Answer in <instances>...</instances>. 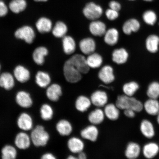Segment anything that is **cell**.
Returning a JSON list of instances; mask_svg holds the SVG:
<instances>
[{
  "label": "cell",
  "instance_id": "6da1fadb",
  "mask_svg": "<svg viewBox=\"0 0 159 159\" xmlns=\"http://www.w3.org/2000/svg\"><path fill=\"white\" fill-rule=\"evenodd\" d=\"M116 105L119 109L124 110L132 109L136 112H140L143 110V103L133 96L125 94L119 95L117 97Z\"/></svg>",
  "mask_w": 159,
  "mask_h": 159
},
{
  "label": "cell",
  "instance_id": "7a4b0ae2",
  "mask_svg": "<svg viewBox=\"0 0 159 159\" xmlns=\"http://www.w3.org/2000/svg\"><path fill=\"white\" fill-rule=\"evenodd\" d=\"M30 136L32 143L38 147L46 146L50 138L48 133L44 127L41 125H37L33 129Z\"/></svg>",
  "mask_w": 159,
  "mask_h": 159
},
{
  "label": "cell",
  "instance_id": "3957f363",
  "mask_svg": "<svg viewBox=\"0 0 159 159\" xmlns=\"http://www.w3.org/2000/svg\"><path fill=\"white\" fill-rule=\"evenodd\" d=\"M63 73L66 79L69 83L78 82L82 78V74L73 64L70 59L65 63L63 66Z\"/></svg>",
  "mask_w": 159,
  "mask_h": 159
},
{
  "label": "cell",
  "instance_id": "277c9868",
  "mask_svg": "<svg viewBox=\"0 0 159 159\" xmlns=\"http://www.w3.org/2000/svg\"><path fill=\"white\" fill-rule=\"evenodd\" d=\"M103 10L101 6L92 2L87 3L83 10V14L87 19L95 20L102 16Z\"/></svg>",
  "mask_w": 159,
  "mask_h": 159
},
{
  "label": "cell",
  "instance_id": "5b68a950",
  "mask_svg": "<svg viewBox=\"0 0 159 159\" xmlns=\"http://www.w3.org/2000/svg\"><path fill=\"white\" fill-rule=\"evenodd\" d=\"M15 34L17 39L24 40L26 42L29 44L33 42L35 37L34 30L29 26H25L18 29L16 31Z\"/></svg>",
  "mask_w": 159,
  "mask_h": 159
},
{
  "label": "cell",
  "instance_id": "8992f818",
  "mask_svg": "<svg viewBox=\"0 0 159 159\" xmlns=\"http://www.w3.org/2000/svg\"><path fill=\"white\" fill-rule=\"evenodd\" d=\"M140 130L143 136L147 139H152L156 136V131L154 125L152 121L148 119H144L141 121Z\"/></svg>",
  "mask_w": 159,
  "mask_h": 159
},
{
  "label": "cell",
  "instance_id": "52a82bcc",
  "mask_svg": "<svg viewBox=\"0 0 159 159\" xmlns=\"http://www.w3.org/2000/svg\"><path fill=\"white\" fill-rule=\"evenodd\" d=\"M70 59L81 74H87L89 72L90 68L87 63L86 59L84 56L75 54Z\"/></svg>",
  "mask_w": 159,
  "mask_h": 159
},
{
  "label": "cell",
  "instance_id": "ba28073f",
  "mask_svg": "<svg viewBox=\"0 0 159 159\" xmlns=\"http://www.w3.org/2000/svg\"><path fill=\"white\" fill-rule=\"evenodd\" d=\"M142 153L145 158H154L159 153V145L157 143L154 142L147 143L143 147Z\"/></svg>",
  "mask_w": 159,
  "mask_h": 159
},
{
  "label": "cell",
  "instance_id": "9c48e42d",
  "mask_svg": "<svg viewBox=\"0 0 159 159\" xmlns=\"http://www.w3.org/2000/svg\"><path fill=\"white\" fill-rule=\"evenodd\" d=\"M16 102L21 108H29L32 106L33 100L29 93L25 91H20L16 94Z\"/></svg>",
  "mask_w": 159,
  "mask_h": 159
},
{
  "label": "cell",
  "instance_id": "30bf717a",
  "mask_svg": "<svg viewBox=\"0 0 159 159\" xmlns=\"http://www.w3.org/2000/svg\"><path fill=\"white\" fill-rule=\"evenodd\" d=\"M18 127L23 131H28L33 129V121L31 115L27 113L20 114L17 121Z\"/></svg>",
  "mask_w": 159,
  "mask_h": 159
},
{
  "label": "cell",
  "instance_id": "8fae6325",
  "mask_svg": "<svg viewBox=\"0 0 159 159\" xmlns=\"http://www.w3.org/2000/svg\"><path fill=\"white\" fill-rule=\"evenodd\" d=\"M32 143L30 136L25 132H20L16 136L15 144L20 150H26L30 148Z\"/></svg>",
  "mask_w": 159,
  "mask_h": 159
},
{
  "label": "cell",
  "instance_id": "7c38bea8",
  "mask_svg": "<svg viewBox=\"0 0 159 159\" xmlns=\"http://www.w3.org/2000/svg\"><path fill=\"white\" fill-rule=\"evenodd\" d=\"M143 109L147 114L151 116H156L159 112L158 99L148 98L143 103Z\"/></svg>",
  "mask_w": 159,
  "mask_h": 159
},
{
  "label": "cell",
  "instance_id": "4fadbf2b",
  "mask_svg": "<svg viewBox=\"0 0 159 159\" xmlns=\"http://www.w3.org/2000/svg\"><path fill=\"white\" fill-rule=\"evenodd\" d=\"M91 101L95 106L100 108L106 105L108 101V96L104 91H97L91 95Z\"/></svg>",
  "mask_w": 159,
  "mask_h": 159
},
{
  "label": "cell",
  "instance_id": "5bb4252c",
  "mask_svg": "<svg viewBox=\"0 0 159 159\" xmlns=\"http://www.w3.org/2000/svg\"><path fill=\"white\" fill-rule=\"evenodd\" d=\"M98 77L105 84H109L112 83L115 79L112 67L109 65L102 67L99 72Z\"/></svg>",
  "mask_w": 159,
  "mask_h": 159
},
{
  "label": "cell",
  "instance_id": "9a60e30c",
  "mask_svg": "<svg viewBox=\"0 0 159 159\" xmlns=\"http://www.w3.org/2000/svg\"><path fill=\"white\" fill-rule=\"evenodd\" d=\"M142 148L139 144L134 142L129 143L127 145L125 155L129 159H136L140 156Z\"/></svg>",
  "mask_w": 159,
  "mask_h": 159
},
{
  "label": "cell",
  "instance_id": "2e32d148",
  "mask_svg": "<svg viewBox=\"0 0 159 159\" xmlns=\"http://www.w3.org/2000/svg\"><path fill=\"white\" fill-rule=\"evenodd\" d=\"M62 95V90L60 85L57 84H53L48 87L46 95L50 101L57 102Z\"/></svg>",
  "mask_w": 159,
  "mask_h": 159
},
{
  "label": "cell",
  "instance_id": "e0dca14e",
  "mask_svg": "<svg viewBox=\"0 0 159 159\" xmlns=\"http://www.w3.org/2000/svg\"><path fill=\"white\" fill-rule=\"evenodd\" d=\"M79 47L82 53L89 55L94 52L96 44L94 39L91 38H87L81 41Z\"/></svg>",
  "mask_w": 159,
  "mask_h": 159
},
{
  "label": "cell",
  "instance_id": "ac0fdd59",
  "mask_svg": "<svg viewBox=\"0 0 159 159\" xmlns=\"http://www.w3.org/2000/svg\"><path fill=\"white\" fill-rule=\"evenodd\" d=\"M89 30L93 35L97 37L104 35L106 30V26L102 22L94 20L89 25Z\"/></svg>",
  "mask_w": 159,
  "mask_h": 159
},
{
  "label": "cell",
  "instance_id": "d6986e66",
  "mask_svg": "<svg viewBox=\"0 0 159 159\" xmlns=\"http://www.w3.org/2000/svg\"><path fill=\"white\" fill-rule=\"evenodd\" d=\"M14 78L11 73H3L0 75V87L7 90H10L15 86Z\"/></svg>",
  "mask_w": 159,
  "mask_h": 159
},
{
  "label": "cell",
  "instance_id": "ffe728a7",
  "mask_svg": "<svg viewBox=\"0 0 159 159\" xmlns=\"http://www.w3.org/2000/svg\"><path fill=\"white\" fill-rule=\"evenodd\" d=\"M14 75L17 80L21 83H25L29 80L30 74L28 70L22 66H18L14 71Z\"/></svg>",
  "mask_w": 159,
  "mask_h": 159
},
{
  "label": "cell",
  "instance_id": "44dd1931",
  "mask_svg": "<svg viewBox=\"0 0 159 159\" xmlns=\"http://www.w3.org/2000/svg\"><path fill=\"white\" fill-rule=\"evenodd\" d=\"M140 28V24L138 20L131 19L126 21L123 26L122 30L126 35H130L132 32H136Z\"/></svg>",
  "mask_w": 159,
  "mask_h": 159
},
{
  "label": "cell",
  "instance_id": "7402d4cb",
  "mask_svg": "<svg viewBox=\"0 0 159 159\" xmlns=\"http://www.w3.org/2000/svg\"><path fill=\"white\" fill-rule=\"evenodd\" d=\"M98 131L94 125H90L81 131V135L83 138L95 142L98 138Z\"/></svg>",
  "mask_w": 159,
  "mask_h": 159
},
{
  "label": "cell",
  "instance_id": "603a6c76",
  "mask_svg": "<svg viewBox=\"0 0 159 159\" xmlns=\"http://www.w3.org/2000/svg\"><path fill=\"white\" fill-rule=\"evenodd\" d=\"M159 37L155 34L150 35L147 37L146 40V48L149 52L154 53L158 51Z\"/></svg>",
  "mask_w": 159,
  "mask_h": 159
},
{
  "label": "cell",
  "instance_id": "cb8c5ba5",
  "mask_svg": "<svg viewBox=\"0 0 159 159\" xmlns=\"http://www.w3.org/2000/svg\"><path fill=\"white\" fill-rule=\"evenodd\" d=\"M128 57V52L123 48L115 49L112 53V60L117 64H123L126 63Z\"/></svg>",
  "mask_w": 159,
  "mask_h": 159
},
{
  "label": "cell",
  "instance_id": "d4e9b609",
  "mask_svg": "<svg viewBox=\"0 0 159 159\" xmlns=\"http://www.w3.org/2000/svg\"><path fill=\"white\" fill-rule=\"evenodd\" d=\"M56 128L57 132L62 136H69L72 131V127L70 123L65 119L59 120L57 123Z\"/></svg>",
  "mask_w": 159,
  "mask_h": 159
},
{
  "label": "cell",
  "instance_id": "484cf974",
  "mask_svg": "<svg viewBox=\"0 0 159 159\" xmlns=\"http://www.w3.org/2000/svg\"><path fill=\"white\" fill-rule=\"evenodd\" d=\"M67 146L70 152L74 153H79L82 152L84 148V144L82 141L75 137L69 139Z\"/></svg>",
  "mask_w": 159,
  "mask_h": 159
},
{
  "label": "cell",
  "instance_id": "4316f807",
  "mask_svg": "<svg viewBox=\"0 0 159 159\" xmlns=\"http://www.w3.org/2000/svg\"><path fill=\"white\" fill-rule=\"evenodd\" d=\"M48 53V50L45 47H38L33 53V57L34 62L38 65H43L44 62V57Z\"/></svg>",
  "mask_w": 159,
  "mask_h": 159
},
{
  "label": "cell",
  "instance_id": "83f0119b",
  "mask_svg": "<svg viewBox=\"0 0 159 159\" xmlns=\"http://www.w3.org/2000/svg\"><path fill=\"white\" fill-rule=\"evenodd\" d=\"M35 82L39 87L45 88L48 87L50 84L51 77L48 73L39 71L36 75Z\"/></svg>",
  "mask_w": 159,
  "mask_h": 159
},
{
  "label": "cell",
  "instance_id": "f1b7e54d",
  "mask_svg": "<svg viewBox=\"0 0 159 159\" xmlns=\"http://www.w3.org/2000/svg\"><path fill=\"white\" fill-rule=\"evenodd\" d=\"M62 43L63 51L66 54L71 55L75 52L76 45L73 38L70 36H65L63 37Z\"/></svg>",
  "mask_w": 159,
  "mask_h": 159
},
{
  "label": "cell",
  "instance_id": "f546056e",
  "mask_svg": "<svg viewBox=\"0 0 159 159\" xmlns=\"http://www.w3.org/2000/svg\"><path fill=\"white\" fill-rule=\"evenodd\" d=\"M104 41L107 44L114 46L118 41L119 32L116 29L112 28L106 31L104 34Z\"/></svg>",
  "mask_w": 159,
  "mask_h": 159
},
{
  "label": "cell",
  "instance_id": "4dcf8cb0",
  "mask_svg": "<svg viewBox=\"0 0 159 159\" xmlns=\"http://www.w3.org/2000/svg\"><path fill=\"white\" fill-rule=\"evenodd\" d=\"M36 26L39 33H47L52 28V23L50 20L47 18L41 17L38 20Z\"/></svg>",
  "mask_w": 159,
  "mask_h": 159
},
{
  "label": "cell",
  "instance_id": "1f68e13d",
  "mask_svg": "<svg viewBox=\"0 0 159 159\" xmlns=\"http://www.w3.org/2000/svg\"><path fill=\"white\" fill-rule=\"evenodd\" d=\"M105 115L104 111L98 108L90 113L88 119L89 122L93 125H99L104 120Z\"/></svg>",
  "mask_w": 159,
  "mask_h": 159
},
{
  "label": "cell",
  "instance_id": "d6a6232c",
  "mask_svg": "<svg viewBox=\"0 0 159 159\" xmlns=\"http://www.w3.org/2000/svg\"><path fill=\"white\" fill-rule=\"evenodd\" d=\"M104 112L107 118L112 120H117L119 118L120 113L118 107L116 105L112 104L105 105Z\"/></svg>",
  "mask_w": 159,
  "mask_h": 159
},
{
  "label": "cell",
  "instance_id": "836d02e7",
  "mask_svg": "<svg viewBox=\"0 0 159 159\" xmlns=\"http://www.w3.org/2000/svg\"><path fill=\"white\" fill-rule=\"evenodd\" d=\"M91 103V99L81 95L78 97L75 101V108L80 112H84L90 107Z\"/></svg>",
  "mask_w": 159,
  "mask_h": 159
},
{
  "label": "cell",
  "instance_id": "e575fe53",
  "mask_svg": "<svg viewBox=\"0 0 159 159\" xmlns=\"http://www.w3.org/2000/svg\"><path fill=\"white\" fill-rule=\"evenodd\" d=\"M87 63L90 68H99L102 65L103 60L102 57L96 53H93L89 55L86 58Z\"/></svg>",
  "mask_w": 159,
  "mask_h": 159
},
{
  "label": "cell",
  "instance_id": "d590c367",
  "mask_svg": "<svg viewBox=\"0 0 159 159\" xmlns=\"http://www.w3.org/2000/svg\"><path fill=\"white\" fill-rule=\"evenodd\" d=\"M148 98L158 99L159 98V82L153 81L149 84L146 91Z\"/></svg>",
  "mask_w": 159,
  "mask_h": 159
},
{
  "label": "cell",
  "instance_id": "8d00e7d4",
  "mask_svg": "<svg viewBox=\"0 0 159 159\" xmlns=\"http://www.w3.org/2000/svg\"><path fill=\"white\" fill-rule=\"evenodd\" d=\"M17 156V151L15 147L7 145L1 150V157L3 159H15Z\"/></svg>",
  "mask_w": 159,
  "mask_h": 159
},
{
  "label": "cell",
  "instance_id": "74e56055",
  "mask_svg": "<svg viewBox=\"0 0 159 159\" xmlns=\"http://www.w3.org/2000/svg\"><path fill=\"white\" fill-rule=\"evenodd\" d=\"M26 7L25 0H12L9 5L10 10L15 13H19L24 11Z\"/></svg>",
  "mask_w": 159,
  "mask_h": 159
},
{
  "label": "cell",
  "instance_id": "f35d334b",
  "mask_svg": "<svg viewBox=\"0 0 159 159\" xmlns=\"http://www.w3.org/2000/svg\"><path fill=\"white\" fill-rule=\"evenodd\" d=\"M140 89V85L136 81H132L126 83L123 86V90L125 95L133 97Z\"/></svg>",
  "mask_w": 159,
  "mask_h": 159
},
{
  "label": "cell",
  "instance_id": "ab89813d",
  "mask_svg": "<svg viewBox=\"0 0 159 159\" xmlns=\"http://www.w3.org/2000/svg\"><path fill=\"white\" fill-rule=\"evenodd\" d=\"M67 31L66 25L63 22L59 21L56 23L53 29L52 33L56 37L63 38L65 36Z\"/></svg>",
  "mask_w": 159,
  "mask_h": 159
},
{
  "label": "cell",
  "instance_id": "60d3db41",
  "mask_svg": "<svg viewBox=\"0 0 159 159\" xmlns=\"http://www.w3.org/2000/svg\"><path fill=\"white\" fill-rule=\"evenodd\" d=\"M53 113L52 107L48 104H43L40 109L41 118L45 121L51 120L53 118Z\"/></svg>",
  "mask_w": 159,
  "mask_h": 159
},
{
  "label": "cell",
  "instance_id": "b9f144b4",
  "mask_svg": "<svg viewBox=\"0 0 159 159\" xmlns=\"http://www.w3.org/2000/svg\"><path fill=\"white\" fill-rule=\"evenodd\" d=\"M143 19L147 25H153L156 22L157 17L155 11L149 10L144 11L143 14Z\"/></svg>",
  "mask_w": 159,
  "mask_h": 159
},
{
  "label": "cell",
  "instance_id": "7bdbcfd3",
  "mask_svg": "<svg viewBox=\"0 0 159 159\" xmlns=\"http://www.w3.org/2000/svg\"><path fill=\"white\" fill-rule=\"evenodd\" d=\"M105 15L107 18L111 21L114 20L118 18L119 16L118 11L110 8L107 10Z\"/></svg>",
  "mask_w": 159,
  "mask_h": 159
},
{
  "label": "cell",
  "instance_id": "ee69618b",
  "mask_svg": "<svg viewBox=\"0 0 159 159\" xmlns=\"http://www.w3.org/2000/svg\"><path fill=\"white\" fill-rule=\"evenodd\" d=\"M8 8L5 3L0 1V17H3L7 15Z\"/></svg>",
  "mask_w": 159,
  "mask_h": 159
},
{
  "label": "cell",
  "instance_id": "f6af8a7d",
  "mask_svg": "<svg viewBox=\"0 0 159 159\" xmlns=\"http://www.w3.org/2000/svg\"><path fill=\"white\" fill-rule=\"evenodd\" d=\"M109 5L110 8L115 11H120L121 8V6L120 3L116 1H111L109 2Z\"/></svg>",
  "mask_w": 159,
  "mask_h": 159
},
{
  "label": "cell",
  "instance_id": "bcb514c9",
  "mask_svg": "<svg viewBox=\"0 0 159 159\" xmlns=\"http://www.w3.org/2000/svg\"><path fill=\"white\" fill-rule=\"evenodd\" d=\"M124 114L129 118H134L136 115V112L132 109H128L124 110Z\"/></svg>",
  "mask_w": 159,
  "mask_h": 159
},
{
  "label": "cell",
  "instance_id": "7dc6e473",
  "mask_svg": "<svg viewBox=\"0 0 159 159\" xmlns=\"http://www.w3.org/2000/svg\"><path fill=\"white\" fill-rule=\"evenodd\" d=\"M41 159H55V156L51 153L47 152L43 154L42 156Z\"/></svg>",
  "mask_w": 159,
  "mask_h": 159
},
{
  "label": "cell",
  "instance_id": "c3c4849f",
  "mask_svg": "<svg viewBox=\"0 0 159 159\" xmlns=\"http://www.w3.org/2000/svg\"><path fill=\"white\" fill-rule=\"evenodd\" d=\"M78 158L80 159H86V156L84 152H81L79 153Z\"/></svg>",
  "mask_w": 159,
  "mask_h": 159
},
{
  "label": "cell",
  "instance_id": "681fc988",
  "mask_svg": "<svg viewBox=\"0 0 159 159\" xmlns=\"http://www.w3.org/2000/svg\"><path fill=\"white\" fill-rule=\"evenodd\" d=\"M156 117L157 122L159 126V112L158 113V114L157 115Z\"/></svg>",
  "mask_w": 159,
  "mask_h": 159
},
{
  "label": "cell",
  "instance_id": "f907efd6",
  "mask_svg": "<svg viewBox=\"0 0 159 159\" xmlns=\"http://www.w3.org/2000/svg\"><path fill=\"white\" fill-rule=\"evenodd\" d=\"M77 158L75 157L74 156H69L68 158H67V159H76Z\"/></svg>",
  "mask_w": 159,
  "mask_h": 159
},
{
  "label": "cell",
  "instance_id": "816d5d0a",
  "mask_svg": "<svg viewBox=\"0 0 159 159\" xmlns=\"http://www.w3.org/2000/svg\"><path fill=\"white\" fill-rule=\"evenodd\" d=\"M34 1L36 2H46L48 0H34Z\"/></svg>",
  "mask_w": 159,
  "mask_h": 159
},
{
  "label": "cell",
  "instance_id": "f5cc1de1",
  "mask_svg": "<svg viewBox=\"0 0 159 159\" xmlns=\"http://www.w3.org/2000/svg\"><path fill=\"white\" fill-rule=\"evenodd\" d=\"M143 1L147 2H151L154 1V0H143Z\"/></svg>",
  "mask_w": 159,
  "mask_h": 159
},
{
  "label": "cell",
  "instance_id": "db71d44e",
  "mask_svg": "<svg viewBox=\"0 0 159 159\" xmlns=\"http://www.w3.org/2000/svg\"><path fill=\"white\" fill-rule=\"evenodd\" d=\"M129 1H135V0H129Z\"/></svg>",
  "mask_w": 159,
  "mask_h": 159
},
{
  "label": "cell",
  "instance_id": "11a10c76",
  "mask_svg": "<svg viewBox=\"0 0 159 159\" xmlns=\"http://www.w3.org/2000/svg\"><path fill=\"white\" fill-rule=\"evenodd\" d=\"M0 70H1V65H0Z\"/></svg>",
  "mask_w": 159,
  "mask_h": 159
},
{
  "label": "cell",
  "instance_id": "9f6ffc18",
  "mask_svg": "<svg viewBox=\"0 0 159 159\" xmlns=\"http://www.w3.org/2000/svg\"></svg>",
  "mask_w": 159,
  "mask_h": 159
}]
</instances>
